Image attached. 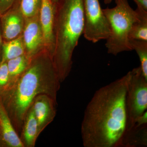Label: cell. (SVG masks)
<instances>
[{
  "mask_svg": "<svg viewBox=\"0 0 147 147\" xmlns=\"http://www.w3.org/2000/svg\"><path fill=\"white\" fill-rule=\"evenodd\" d=\"M129 72L95 93L84 112V147H119L126 125L125 99Z\"/></svg>",
  "mask_w": 147,
  "mask_h": 147,
  "instance_id": "6da1fadb",
  "label": "cell"
},
{
  "mask_svg": "<svg viewBox=\"0 0 147 147\" xmlns=\"http://www.w3.org/2000/svg\"><path fill=\"white\" fill-rule=\"evenodd\" d=\"M84 16L83 0H58L55 22V53L59 79L67 76L72 54L83 34Z\"/></svg>",
  "mask_w": 147,
  "mask_h": 147,
  "instance_id": "7a4b0ae2",
  "label": "cell"
},
{
  "mask_svg": "<svg viewBox=\"0 0 147 147\" xmlns=\"http://www.w3.org/2000/svg\"><path fill=\"white\" fill-rule=\"evenodd\" d=\"M115 1V6L102 11L110 28L105 47L109 54L117 56L122 52L132 50L129 34L132 25L139 19V15L127 0Z\"/></svg>",
  "mask_w": 147,
  "mask_h": 147,
  "instance_id": "3957f363",
  "label": "cell"
},
{
  "mask_svg": "<svg viewBox=\"0 0 147 147\" xmlns=\"http://www.w3.org/2000/svg\"><path fill=\"white\" fill-rule=\"evenodd\" d=\"M57 88V82H47L41 64L32 65L21 77L13 95V106L17 117H24L38 94L47 91L54 97Z\"/></svg>",
  "mask_w": 147,
  "mask_h": 147,
  "instance_id": "277c9868",
  "label": "cell"
},
{
  "mask_svg": "<svg viewBox=\"0 0 147 147\" xmlns=\"http://www.w3.org/2000/svg\"><path fill=\"white\" fill-rule=\"evenodd\" d=\"M129 72L125 105L126 125L125 132L131 129L138 118L147 111V79L139 66ZM124 133V134H125Z\"/></svg>",
  "mask_w": 147,
  "mask_h": 147,
  "instance_id": "5b68a950",
  "label": "cell"
},
{
  "mask_svg": "<svg viewBox=\"0 0 147 147\" xmlns=\"http://www.w3.org/2000/svg\"><path fill=\"white\" fill-rule=\"evenodd\" d=\"M83 3L84 37L93 43L106 40L110 35V26L99 0H83Z\"/></svg>",
  "mask_w": 147,
  "mask_h": 147,
  "instance_id": "8992f818",
  "label": "cell"
},
{
  "mask_svg": "<svg viewBox=\"0 0 147 147\" xmlns=\"http://www.w3.org/2000/svg\"><path fill=\"white\" fill-rule=\"evenodd\" d=\"M14 8L9 9L0 18L3 39L9 41L19 36L24 28V17L15 3Z\"/></svg>",
  "mask_w": 147,
  "mask_h": 147,
  "instance_id": "52a82bcc",
  "label": "cell"
},
{
  "mask_svg": "<svg viewBox=\"0 0 147 147\" xmlns=\"http://www.w3.org/2000/svg\"><path fill=\"white\" fill-rule=\"evenodd\" d=\"M56 5L52 0H41L39 21L43 40L52 46L55 51V22Z\"/></svg>",
  "mask_w": 147,
  "mask_h": 147,
  "instance_id": "ba28073f",
  "label": "cell"
},
{
  "mask_svg": "<svg viewBox=\"0 0 147 147\" xmlns=\"http://www.w3.org/2000/svg\"><path fill=\"white\" fill-rule=\"evenodd\" d=\"M26 19L23 39L25 48L31 54L36 51L41 45L43 40V34L38 16L36 15Z\"/></svg>",
  "mask_w": 147,
  "mask_h": 147,
  "instance_id": "9c48e42d",
  "label": "cell"
},
{
  "mask_svg": "<svg viewBox=\"0 0 147 147\" xmlns=\"http://www.w3.org/2000/svg\"><path fill=\"white\" fill-rule=\"evenodd\" d=\"M147 123L138 126L135 125L131 129L124 134L120 146L146 147Z\"/></svg>",
  "mask_w": 147,
  "mask_h": 147,
  "instance_id": "30bf717a",
  "label": "cell"
},
{
  "mask_svg": "<svg viewBox=\"0 0 147 147\" xmlns=\"http://www.w3.org/2000/svg\"><path fill=\"white\" fill-rule=\"evenodd\" d=\"M0 125L3 139L8 146L12 147L24 146L14 130L4 108L0 103Z\"/></svg>",
  "mask_w": 147,
  "mask_h": 147,
  "instance_id": "8fae6325",
  "label": "cell"
},
{
  "mask_svg": "<svg viewBox=\"0 0 147 147\" xmlns=\"http://www.w3.org/2000/svg\"><path fill=\"white\" fill-rule=\"evenodd\" d=\"M38 123L39 131L54 115L53 105L49 99L40 96L34 102L32 109Z\"/></svg>",
  "mask_w": 147,
  "mask_h": 147,
  "instance_id": "7c38bea8",
  "label": "cell"
},
{
  "mask_svg": "<svg viewBox=\"0 0 147 147\" xmlns=\"http://www.w3.org/2000/svg\"><path fill=\"white\" fill-rule=\"evenodd\" d=\"M136 11L139 19L132 25L129 38V39L147 41V11L139 7Z\"/></svg>",
  "mask_w": 147,
  "mask_h": 147,
  "instance_id": "4fadbf2b",
  "label": "cell"
},
{
  "mask_svg": "<svg viewBox=\"0 0 147 147\" xmlns=\"http://www.w3.org/2000/svg\"><path fill=\"white\" fill-rule=\"evenodd\" d=\"M25 45L22 37H17L15 39L3 43L2 61L1 63L7 61L24 55Z\"/></svg>",
  "mask_w": 147,
  "mask_h": 147,
  "instance_id": "5bb4252c",
  "label": "cell"
},
{
  "mask_svg": "<svg viewBox=\"0 0 147 147\" xmlns=\"http://www.w3.org/2000/svg\"><path fill=\"white\" fill-rule=\"evenodd\" d=\"M38 131V123L32 109L28 115L24 129V139L27 145L33 144Z\"/></svg>",
  "mask_w": 147,
  "mask_h": 147,
  "instance_id": "9a60e30c",
  "label": "cell"
},
{
  "mask_svg": "<svg viewBox=\"0 0 147 147\" xmlns=\"http://www.w3.org/2000/svg\"><path fill=\"white\" fill-rule=\"evenodd\" d=\"M21 13L26 19L32 18L39 13L41 0H16Z\"/></svg>",
  "mask_w": 147,
  "mask_h": 147,
  "instance_id": "2e32d148",
  "label": "cell"
},
{
  "mask_svg": "<svg viewBox=\"0 0 147 147\" xmlns=\"http://www.w3.org/2000/svg\"><path fill=\"white\" fill-rule=\"evenodd\" d=\"M132 50L136 51L139 56L143 75L147 79V41L129 39Z\"/></svg>",
  "mask_w": 147,
  "mask_h": 147,
  "instance_id": "e0dca14e",
  "label": "cell"
},
{
  "mask_svg": "<svg viewBox=\"0 0 147 147\" xmlns=\"http://www.w3.org/2000/svg\"><path fill=\"white\" fill-rule=\"evenodd\" d=\"M7 67L9 76H15L22 73L26 68L28 61L24 55L7 61Z\"/></svg>",
  "mask_w": 147,
  "mask_h": 147,
  "instance_id": "ac0fdd59",
  "label": "cell"
},
{
  "mask_svg": "<svg viewBox=\"0 0 147 147\" xmlns=\"http://www.w3.org/2000/svg\"><path fill=\"white\" fill-rule=\"evenodd\" d=\"M9 76L7 63H1L0 65V86H4L7 84Z\"/></svg>",
  "mask_w": 147,
  "mask_h": 147,
  "instance_id": "d6986e66",
  "label": "cell"
},
{
  "mask_svg": "<svg viewBox=\"0 0 147 147\" xmlns=\"http://www.w3.org/2000/svg\"><path fill=\"white\" fill-rule=\"evenodd\" d=\"M16 0H0V13L1 15L11 7Z\"/></svg>",
  "mask_w": 147,
  "mask_h": 147,
  "instance_id": "ffe728a7",
  "label": "cell"
},
{
  "mask_svg": "<svg viewBox=\"0 0 147 147\" xmlns=\"http://www.w3.org/2000/svg\"><path fill=\"white\" fill-rule=\"evenodd\" d=\"M137 6L141 7L147 11V0H133Z\"/></svg>",
  "mask_w": 147,
  "mask_h": 147,
  "instance_id": "44dd1931",
  "label": "cell"
},
{
  "mask_svg": "<svg viewBox=\"0 0 147 147\" xmlns=\"http://www.w3.org/2000/svg\"><path fill=\"white\" fill-rule=\"evenodd\" d=\"M3 37L2 34L1 30V23H0V51L2 50L3 45Z\"/></svg>",
  "mask_w": 147,
  "mask_h": 147,
  "instance_id": "7402d4cb",
  "label": "cell"
},
{
  "mask_svg": "<svg viewBox=\"0 0 147 147\" xmlns=\"http://www.w3.org/2000/svg\"><path fill=\"white\" fill-rule=\"evenodd\" d=\"M113 1V0H104V2L105 4L107 5L110 4Z\"/></svg>",
  "mask_w": 147,
  "mask_h": 147,
  "instance_id": "603a6c76",
  "label": "cell"
},
{
  "mask_svg": "<svg viewBox=\"0 0 147 147\" xmlns=\"http://www.w3.org/2000/svg\"><path fill=\"white\" fill-rule=\"evenodd\" d=\"M53 1V2L55 4H57V3L58 2V0H52Z\"/></svg>",
  "mask_w": 147,
  "mask_h": 147,
  "instance_id": "cb8c5ba5",
  "label": "cell"
},
{
  "mask_svg": "<svg viewBox=\"0 0 147 147\" xmlns=\"http://www.w3.org/2000/svg\"><path fill=\"white\" fill-rule=\"evenodd\" d=\"M1 13H0V18H1Z\"/></svg>",
  "mask_w": 147,
  "mask_h": 147,
  "instance_id": "d4e9b609",
  "label": "cell"
}]
</instances>
